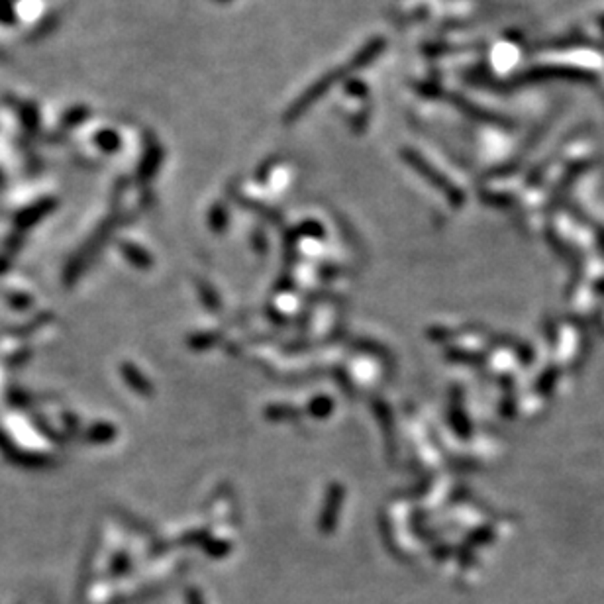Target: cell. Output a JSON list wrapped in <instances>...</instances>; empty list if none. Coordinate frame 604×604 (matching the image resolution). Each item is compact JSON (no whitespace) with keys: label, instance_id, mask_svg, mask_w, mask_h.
Masks as SVG:
<instances>
[{"label":"cell","instance_id":"obj_1","mask_svg":"<svg viewBox=\"0 0 604 604\" xmlns=\"http://www.w3.org/2000/svg\"><path fill=\"white\" fill-rule=\"evenodd\" d=\"M97 143H99L102 149H106V152H114V149H118L120 140H118V136L112 132V130H104V132H100L97 136Z\"/></svg>","mask_w":604,"mask_h":604},{"label":"cell","instance_id":"obj_2","mask_svg":"<svg viewBox=\"0 0 604 604\" xmlns=\"http://www.w3.org/2000/svg\"><path fill=\"white\" fill-rule=\"evenodd\" d=\"M88 110L87 108H75L71 114H67L65 118V124H69V126H73V124H79V122H83L85 118H87Z\"/></svg>","mask_w":604,"mask_h":604},{"label":"cell","instance_id":"obj_3","mask_svg":"<svg viewBox=\"0 0 604 604\" xmlns=\"http://www.w3.org/2000/svg\"><path fill=\"white\" fill-rule=\"evenodd\" d=\"M12 18H14V14H12V8L8 6V4H4V2H0V20L2 22H12Z\"/></svg>","mask_w":604,"mask_h":604}]
</instances>
